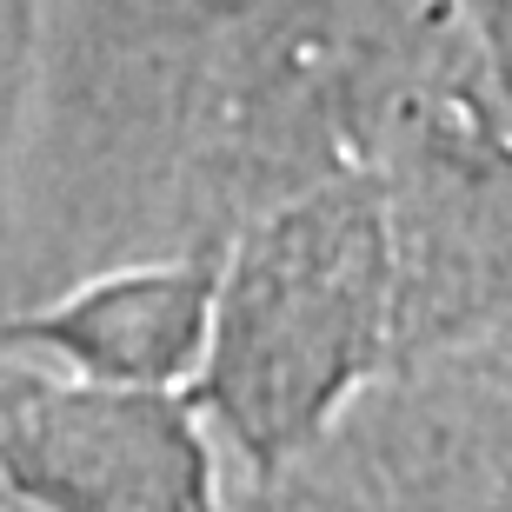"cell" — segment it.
<instances>
[{
    "label": "cell",
    "mask_w": 512,
    "mask_h": 512,
    "mask_svg": "<svg viewBox=\"0 0 512 512\" xmlns=\"http://www.w3.org/2000/svg\"><path fill=\"white\" fill-rule=\"evenodd\" d=\"M213 260L120 266L60 293L7 326V346H27L47 366L100 386H187L207 346Z\"/></svg>",
    "instance_id": "cell-4"
},
{
    "label": "cell",
    "mask_w": 512,
    "mask_h": 512,
    "mask_svg": "<svg viewBox=\"0 0 512 512\" xmlns=\"http://www.w3.org/2000/svg\"><path fill=\"white\" fill-rule=\"evenodd\" d=\"M399 360V266L386 193L333 180L266 207L213 266L207 346L180 393L247 459L286 473Z\"/></svg>",
    "instance_id": "cell-1"
},
{
    "label": "cell",
    "mask_w": 512,
    "mask_h": 512,
    "mask_svg": "<svg viewBox=\"0 0 512 512\" xmlns=\"http://www.w3.org/2000/svg\"><path fill=\"white\" fill-rule=\"evenodd\" d=\"M0 479L40 512H220L207 419L180 386L27 380L0 413Z\"/></svg>",
    "instance_id": "cell-2"
},
{
    "label": "cell",
    "mask_w": 512,
    "mask_h": 512,
    "mask_svg": "<svg viewBox=\"0 0 512 512\" xmlns=\"http://www.w3.org/2000/svg\"><path fill=\"white\" fill-rule=\"evenodd\" d=\"M353 406H366V459L393 512H512V360L426 353Z\"/></svg>",
    "instance_id": "cell-3"
}]
</instances>
